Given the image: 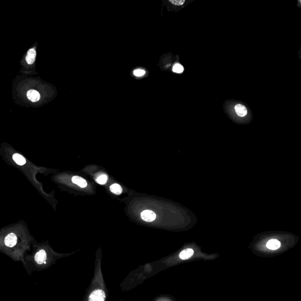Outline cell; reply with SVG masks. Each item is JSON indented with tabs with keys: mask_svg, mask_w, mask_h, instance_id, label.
<instances>
[{
	"mask_svg": "<svg viewBox=\"0 0 301 301\" xmlns=\"http://www.w3.org/2000/svg\"><path fill=\"white\" fill-rule=\"evenodd\" d=\"M105 294L101 289L93 291L89 297L88 301H105Z\"/></svg>",
	"mask_w": 301,
	"mask_h": 301,
	"instance_id": "cell-1",
	"label": "cell"
},
{
	"mask_svg": "<svg viewBox=\"0 0 301 301\" xmlns=\"http://www.w3.org/2000/svg\"><path fill=\"white\" fill-rule=\"evenodd\" d=\"M27 97L31 101L35 103L37 102L40 99V95L38 91L34 89H31L27 93Z\"/></svg>",
	"mask_w": 301,
	"mask_h": 301,
	"instance_id": "cell-6",
	"label": "cell"
},
{
	"mask_svg": "<svg viewBox=\"0 0 301 301\" xmlns=\"http://www.w3.org/2000/svg\"><path fill=\"white\" fill-rule=\"evenodd\" d=\"M13 160L19 165H24L26 163V158L19 154H15L13 155Z\"/></svg>",
	"mask_w": 301,
	"mask_h": 301,
	"instance_id": "cell-11",
	"label": "cell"
},
{
	"mask_svg": "<svg viewBox=\"0 0 301 301\" xmlns=\"http://www.w3.org/2000/svg\"><path fill=\"white\" fill-rule=\"evenodd\" d=\"M141 218L146 222H152L156 218V214L150 210H146L141 213Z\"/></svg>",
	"mask_w": 301,
	"mask_h": 301,
	"instance_id": "cell-3",
	"label": "cell"
},
{
	"mask_svg": "<svg viewBox=\"0 0 301 301\" xmlns=\"http://www.w3.org/2000/svg\"><path fill=\"white\" fill-rule=\"evenodd\" d=\"M110 190L115 195H120L122 192V187L120 186V185L117 184H112L110 187Z\"/></svg>",
	"mask_w": 301,
	"mask_h": 301,
	"instance_id": "cell-12",
	"label": "cell"
},
{
	"mask_svg": "<svg viewBox=\"0 0 301 301\" xmlns=\"http://www.w3.org/2000/svg\"><path fill=\"white\" fill-rule=\"evenodd\" d=\"M266 246L270 250H276L280 248V242L277 239H270L267 242Z\"/></svg>",
	"mask_w": 301,
	"mask_h": 301,
	"instance_id": "cell-9",
	"label": "cell"
},
{
	"mask_svg": "<svg viewBox=\"0 0 301 301\" xmlns=\"http://www.w3.org/2000/svg\"><path fill=\"white\" fill-rule=\"evenodd\" d=\"M36 58V51L35 49L31 48L30 50H29L26 57V62L30 65L32 64L35 62Z\"/></svg>",
	"mask_w": 301,
	"mask_h": 301,
	"instance_id": "cell-5",
	"label": "cell"
},
{
	"mask_svg": "<svg viewBox=\"0 0 301 301\" xmlns=\"http://www.w3.org/2000/svg\"><path fill=\"white\" fill-rule=\"evenodd\" d=\"M5 245L8 247H13L16 245L17 242V237L16 234L14 233H10L8 234L5 237L4 240Z\"/></svg>",
	"mask_w": 301,
	"mask_h": 301,
	"instance_id": "cell-2",
	"label": "cell"
},
{
	"mask_svg": "<svg viewBox=\"0 0 301 301\" xmlns=\"http://www.w3.org/2000/svg\"><path fill=\"white\" fill-rule=\"evenodd\" d=\"M46 259H47V254H46V252L43 249L40 250L39 252H38L35 256V260L36 263L40 265L42 264H45Z\"/></svg>",
	"mask_w": 301,
	"mask_h": 301,
	"instance_id": "cell-4",
	"label": "cell"
},
{
	"mask_svg": "<svg viewBox=\"0 0 301 301\" xmlns=\"http://www.w3.org/2000/svg\"><path fill=\"white\" fill-rule=\"evenodd\" d=\"M194 254V251L193 249L188 248L182 251L179 254V257L182 260H188Z\"/></svg>",
	"mask_w": 301,
	"mask_h": 301,
	"instance_id": "cell-10",
	"label": "cell"
},
{
	"mask_svg": "<svg viewBox=\"0 0 301 301\" xmlns=\"http://www.w3.org/2000/svg\"><path fill=\"white\" fill-rule=\"evenodd\" d=\"M170 2L174 5L179 6V5H183L185 2V0H170Z\"/></svg>",
	"mask_w": 301,
	"mask_h": 301,
	"instance_id": "cell-16",
	"label": "cell"
},
{
	"mask_svg": "<svg viewBox=\"0 0 301 301\" xmlns=\"http://www.w3.org/2000/svg\"><path fill=\"white\" fill-rule=\"evenodd\" d=\"M145 74H146V71L144 70L141 69H136L134 71V74L136 77H142V76L144 75Z\"/></svg>",
	"mask_w": 301,
	"mask_h": 301,
	"instance_id": "cell-15",
	"label": "cell"
},
{
	"mask_svg": "<svg viewBox=\"0 0 301 301\" xmlns=\"http://www.w3.org/2000/svg\"><path fill=\"white\" fill-rule=\"evenodd\" d=\"M72 181L74 184L77 185L81 188H85L87 186V182L82 177L74 176L72 178Z\"/></svg>",
	"mask_w": 301,
	"mask_h": 301,
	"instance_id": "cell-7",
	"label": "cell"
},
{
	"mask_svg": "<svg viewBox=\"0 0 301 301\" xmlns=\"http://www.w3.org/2000/svg\"><path fill=\"white\" fill-rule=\"evenodd\" d=\"M235 109L236 114L239 117H243L247 114V109L246 107L241 104H237L235 105Z\"/></svg>",
	"mask_w": 301,
	"mask_h": 301,
	"instance_id": "cell-8",
	"label": "cell"
},
{
	"mask_svg": "<svg viewBox=\"0 0 301 301\" xmlns=\"http://www.w3.org/2000/svg\"><path fill=\"white\" fill-rule=\"evenodd\" d=\"M107 180H108V177L106 175H102L98 177V178L97 179V182L99 184L104 185L105 184H106Z\"/></svg>",
	"mask_w": 301,
	"mask_h": 301,
	"instance_id": "cell-14",
	"label": "cell"
},
{
	"mask_svg": "<svg viewBox=\"0 0 301 301\" xmlns=\"http://www.w3.org/2000/svg\"><path fill=\"white\" fill-rule=\"evenodd\" d=\"M184 68L180 64H175L172 68V71L174 73H178V74L182 73L184 72Z\"/></svg>",
	"mask_w": 301,
	"mask_h": 301,
	"instance_id": "cell-13",
	"label": "cell"
}]
</instances>
